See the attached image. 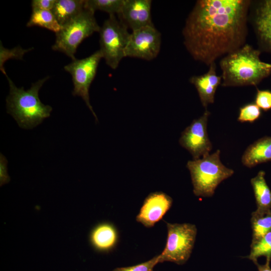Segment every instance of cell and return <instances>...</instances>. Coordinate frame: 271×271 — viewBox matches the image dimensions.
Here are the masks:
<instances>
[{
    "label": "cell",
    "instance_id": "obj_1",
    "mask_svg": "<svg viewBox=\"0 0 271 271\" xmlns=\"http://www.w3.org/2000/svg\"><path fill=\"white\" fill-rule=\"evenodd\" d=\"M248 0H199L184 28V44L194 59L209 66L245 44Z\"/></svg>",
    "mask_w": 271,
    "mask_h": 271
},
{
    "label": "cell",
    "instance_id": "obj_2",
    "mask_svg": "<svg viewBox=\"0 0 271 271\" xmlns=\"http://www.w3.org/2000/svg\"><path fill=\"white\" fill-rule=\"evenodd\" d=\"M261 51L245 44L224 56L219 65L224 87L256 86L271 73V64L260 59Z\"/></svg>",
    "mask_w": 271,
    "mask_h": 271
},
{
    "label": "cell",
    "instance_id": "obj_3",
    "mask_svg": "<svg viewBox=\"0 0 271 271\" xmlns=\"http://www.w3.org/2000/svg\"><path fill=\"white\" fill-rule=\"evenodd\" d=\"M5 75L10 86L9 95L6 99L7 112L20 127L31 129L50 116L52 107L43 104L39 97L40 88L49 76L32 83L31 87L25 90L23 87H17L8 76Z\"/></svg>",
    "mask_w": 271,
    "mask_h": 271
},
{
    "label": "cell",
    "instance_id": "obj_4",
    "mask_svg": "<svg viewBox=\"0 0 271 271\" xmlns=\"http://www.w3.org/2000/svg\"><path fill=\"white\" fill-rule=\"evenodd\" d=\"M220 155V151L217 150L212 154L187 162L195 196H212L218 185L234 174L232 169L222 164Z\"/></svg>",
    "mask_w": 271,
    "mask_h": 271
},
{
    "label": "cell",
    "instance_id": "obj_5",
    "mask_svg": "<svg viewBox=\"0 0 271 271\" xmlns=\"http://www.w3.org/2000/svg\"><path fill=\"white\" fill-rule=\"evenodd\" d=\"M94 13L85 7L78 15L62 26L61 30L56 34L52 49L64 53L72 60H75V55L81 43L100 30Z\"/></svg>",
    "mask_w": 271,
    "mask_h": 271
},
{
    "label": "cell",
    "instance_id": "obj_6",
    "mask_svg": "<svg viewBox=\"0 0 271 271\" xmlns=\"http://www.w3.org/2000/svg\"><path fill=\"white\" fill-rule=\"evenodd\" d=\"M165 247L158 255L159 263L166 261L184 264L189 259L196 240L197 229L191 223H167Z\"/></svg>",
    "mask_w": 271,
    "mask_h": 271
},
{
    "label": "cell",
    "instance_id": "obj_7",
    "mask_svg": "<svg viewBox=\"0 0 271 271\" xmlns=\"http://www.w3.org/2000/svg\"><path fill=\"white\" fill-rule=\"evenodd\" d=\"M99 33V50L103 58L109 67L116 69L125 57L124 52L130 35L128 28L115 15H109Z\"/></svg>",
    "mask_w": 271,
    "mask_h": 271
},
{
    "label": "cell",
    "instance_id": "obj_8",
    "mask_svg": "<svg viewBox=\"0 0 271 271\" xmlns=\"http://www.w3.org/2000/svg\"><path fill=\"white\" fill-rule=\"evenodd\" d=\"M102 58L101 52L98 50L85 58L72 60L64 67L72 76L73 95L80 96L83 99L97 121V117L90 102L89 90Z\"/></svg>",
    "mask_w": 271,
    "mask_h": 271
},
{
    "label": "cell",
    "instance_id": "obj_9",
    "mask_svg": "<svg viewBox=\"0 0 271 271\" xmlns=\"http://www.w3.org/2000/svg\"><path fill=\"white\" fill-rule=\"evenodd\" d=\"M161 45V34L154 25L142 28L130 33L125 57L152 60L158 55Z\"/></svg>",
    "mask_w": 271,
    "mask_h": 271
},
{
    "label": "cell",
    "instance_id": "obj_10",
    "mask_svg": "<svg viewBox=\"0 0 271 271\" xmlns=\"http://www.w3.org/2000/svg\"><path fill=\"white\" fill-rule=\"evenodd\" d=\"M210 112L206 109L198 118L195 119L182 132L180 145L192 155L193 160H197L210 154L212 145L207 130Z\"/></svg>",
    "mask_w": 271,
    "mask_h": 271
},
{
    "label": "cell",
    "instance_id": "obj_11",
    "mask_svg": "<svg viewBox=\"0 0 271 271\" xmlns=\"http://www.w3.org/2000/svg\"><path fill=\"white\" fill-rule=\"evenodd\" d=\"M249 18L261 50L271 54V0L251 2Z\"/></svg>",
    "mask_w": 271,
    "mask_h": 271
},
{
    "label": "cell",
    "instance_id": "obj_12",
    "mask_svg": "<svg viewBox=\"0 0 271 271\" xmlns=\"http://www.w3.org/2000/svg\"><path fill=\"white\" fill-rule=\"evenodd\" d=\"M172 203V198L164 192L151 193L145 199L136 220L146 227H152L162 219Z\"/></svg>",
    "mask_w": 271,
    "mask_h": 271
},
{
    "label": "cell",
    "instance_id": "obj_13",
    "mask_svg": "<svg viewBox=\"0 0 271 271\" xmlns=\"http://www.w3.org/2000/svg\"><path fill=\"white\" fill-rule=\"evenodd\" d=\"M150 0H124L118 19L132 31L153 26Z\"/></svg>",
    "mask_w": 271,
    "mask_h": 271
},
{
    "label": "cell",
    "instance_id": "obj_14",
    "mask_svg": "<svg viewBox=\"0 0 271 271\" xmlns=\"http://www.w3.org/2000/svg\"><path fill=\"white\" fill-rule=\"evenodd\" d=\"M221 76H218L216 72L215 63L209 66L208 71L201 75L193 76L190 82L195 87L200 101L205 108L214 103V97L218 86L221 84Z\"/></svg>",
    "mask_w": 271,
    "mask_h": 271
},
{
    "label": "cell",
    "instance_id": "obj_15",
    "mask_svg": "<svg viewBox=\"0 0 271 271\" xmlns=\"http://www.w3.org/2000/svg\"><path fill=\"white\" fill-rule=\"evenodd\" d=\"M271 161V137H263L250 145L241 157L242 164L248 168Z\"/></svg>",
    "mask_w": 271,
    "mask_h": 271
},
{
    "label": "cell",
    "instance_id": "obj_16",
    "mask_svg": "<svg viewBox=\"0 0 271 271\" xmlns=\"http://www.w3.org/2000/svg\"><path fill=\"white\" fill-rule=\"evenodd\" d=\"M117 237V232L113 225L102 223L95 226L91 231L90 241L96 250L105 252L114 247Z\"/></svg>",
    "mask_w": 271,
    "mask_h": 271
},
{
    "label": "cell",
    "instance_id": "obj_17",
    "mask_svg": "<svg viewBox=\"0 0 271 271\" xmlns=\"http://www.w3.org/2000/svg\"><path fill=\"white\" fill-rule=\"evenodd\" d=\"M84 8V0H56L52 12L63 26L78 15Z\"/></svg>",
    "mask_w": 271,
    "mask_h": 271
},
{
    "label": "cell",
    "instance_id": "obj_18",
    "mask_svg": "<svg viewBox=\"0 0 271 271\" xmlns=\"http://www.w3.org/2000/svg\"><path fill=\"white\" fill-rule=\"evenodd\" d=\"M265 173L259 171L250 180L256 204V209L265 210L271 209V191L265 179Z\"/></svg>",
    "mask_w": 271,
    "mask_h": 271
},
{
    "label": "cell",
    "instance_id": "obj_19",
    "mask_svg": "<svg viewBox=\"0 0 271 271\" xmlns=\"http://www.w3.org/2000/svg\"><path fill=\"white\" fill-rule=\"evenodd\" d=\"M251 243L254 242L271 232V209H256L251 213Z\"/></svg>",
    "mask_w": 271,
    "mask_h": 271
},
{
    "label": "cell",
    "instance_id": "obj_20",
    "mask_svg": "<svg viewBox=\"0 0 271 271\" xmlns=\"http://www.w3.org/2000/svg\"><path fill=\"white\" fill-rule=\"evenodd\" d=\"M26 26L28 27L38 26L44 28L55 34L59 32L62 28L52 11L39 10H32Z\"/></svg>",
    "mask_w": 271,
    "mask_h": 271
},
{
    "label": "cell",
    "instance_id": "obj_21",
    "mask_svg": "<svg viewBox=\"0 0 271 271\" xmlns=\"http://www.w3.org/2000/svg\"><path fill=\"white\" fill-rule=\"evenodd\" d=\"M266 257V262L270 263L271 259V232H269L256 241L251 243L250 251L245 258L251 260L254 264L259 257Z\"/></svg>",
    "mask_w": 271,
    "mask_h": 271
},
{
    "label": "cell",
    "instance_id": "obj_22",
    "mask_svg": "<svg viewBox=\"0 0 271 271\" xmlns=\"http://www.w3.org/2000/svg\"><path fill=\"white\" fill-rule=\"evenodd\" d=\"M124 0H84L85 7L94 12L101 11L109 15H118L122 9Z\"/></svg>",
    "mask_w": 271,
    "mask_h": 271
},
{
    "label": "cell",
    "instance_id": "obj_23",
    "mask_svg": "<svg viewBox=\"0 0 271 271\" xmlns=\"http://www.w3.org/2000/svg\"><path fill=\"white\" fill-rule=\"evenodd\" d=\"M261 114L260 108L257 105L253 103H248L239 108L237 120L240 122L252 123L259 118Z\"/></svg>",
    "mask_w": 271,
    "mask_h": 271
},
{
    "label": "cell",
    "instance_id": "obj_24",
    "mask_svg": "<svg viewBox=\"0 0 271 271\" xmlns=\"http://www.w3.org/2000/svg\"><path fill=\"white\" fill-rule=\"evenodd\" d=\"M159 263L158 255L144 262L134 265L119 267L112 271H154V267Z\"/></svg>",
    "mask_w": 271,
    "mask_h": 271
},
{
    "label": "cell",
    "instance_id": "obj_25",
    "mask_svg": "<svg viewBox=\"0 0 271 271\" xmlns=\"http://www.w3.org/2000/svg\"><path fill=\"white\" fill-rule=\"evenodd\" d=\"M255 104L264 111L271 109V91L257 89Z\"/></svg>",
    "mask_w": 271,
    "mask_h": 271
},
{
    "label": "cell",
    "instance_id": "obj_26",
    "mask_svg": "<svg viewBox=\"0 0 271 271\" xmlns=\"http://www.w3.org/2000/svg\"><path fill=\"white\" fill-rule=\"evenodd\" d=\"M56 0H33L31 3L32 10L52 11Z\"/></svg>",
    "mask_w": 271,
    "mask_h": 271
},
{
    "label": "cell",
    "instance_id": "obj_27",
    "mask_svg": "<svg viewBox=\"0 0 271 271\" xmlns=\"http://www.w3.org/2000/svg\"><path fill=\"white\" fill-rule=\"evenodd\" d=\"M8 161L6 158L1 154L0 156V184L1 186L9 183L11 180L8 173Z\"/></svg>",
    "mask_w": 271,
    "mask_h": 271
},
{
    "label": "cell",
    "instance_id": "obj_28",
    "mask_svg": "<svg viewBox=\"0 0 271 271\" xmlns=\"http://www.w3.org/2000/svg\"><path fill=\"white\" fill-rule=\"evenodd\" d=\"M255 264L257 266L258 271H271L269 263L265 262L264 264H260L257 262Z\"/></svg>",
    "mask_w": 271,
    "mask_h": 271
}]
</instances>
